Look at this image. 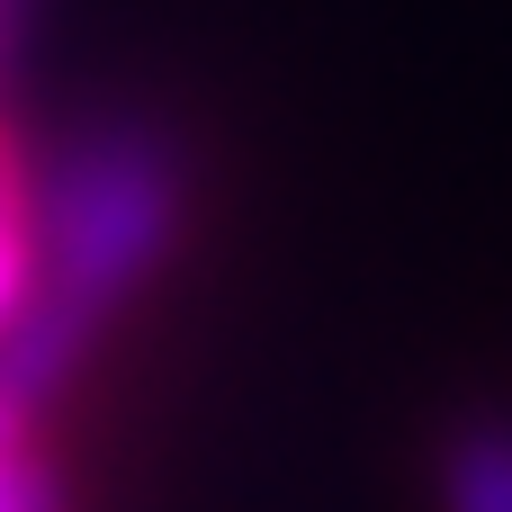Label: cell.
Returning <instances> with one entry per match:
<instances>
[{"label": "cell", "instance_id": "1", "mask_svg": "<svg viewBox=\"0 0 512 512\" xmlns=\"http://www.w3.org/2000/svg\"><path fill=\"white\" fill-rule=\"evenodd\" d=\"M180 198H189V162L153 117H99L45 153L27 189V297L0 333L9 414L36 423L81 378L108 315L180 243Z\"/></svg>", "mask_w": 512, "mask_h": 512}, {"label": "cell", "instance_id": "2", "mask_svg": "<svg viewBox=\"0 0 512 512\" xmlns=\"http://www.w3.org/2000/svg\"><path fill=\"white\" fill-rule=\"evenodd\" d=\"M441 512H512V414H459L441 432Z\"/></svg>", "mask_w": 512, "mask_h": 512}, {"label": "cell", "instance_id": "3", "mask_svg": "<svg viewBox=\"0 0 512 512\" xmlns=\"http://www.w3.org/2000/svg\"><path fill=\"white\" fill-rule=\"evenodd\" d=\"M0 512H63L54 468L27 450V414H9V405H0Z\"/></svg>", "mask_w": 512, "mask_h": 512}, {"label": "cell", "instance_id": "4", "mask_svg": "<svg viewBox=\"0 0 512 512\" xmlns=\"http://www.w3.org/2000/svg\"><path fill=\"white\" fill-rule=\"evenodd\" d=\"M27 297V171L0 153V333Z\"/></svg>", "mask_w": 512, "mask_h": 512}, {"label": "cell", "instance_id": "5", "mask_svg": "<svg viewBox=\"0 0 512 512\" xmlns=\"http://www.w3.org/2000/svg\"><path fill=\"white\" fill-rule=\"evenodd\" d=\"M18 36H27V0H0V72H9V54H18Z\"/></svg>", "mask_w": 512, "mask_h": 512}]
</instances>
